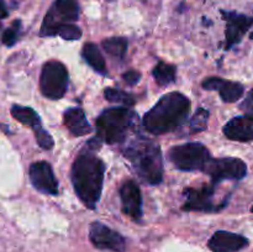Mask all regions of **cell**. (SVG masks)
Here are the masks:
<instances>
[{
  "mask_svg": "<svg viewBox=\"0 0 253 252\" xmlns=\"http://www.w3.org/2000/svg\"><path fill=\"white\" fill-rule=\"evenodd\" d=\"M190 110V101L184 94L168 93L158 100V103L146 113L143 118V126L146 131L152 135L174 131L185 120Z\"/></svg>",
  "mask_w": 253,
  "mask_h": 252,
  "instance_id": "1",
  "label": "cell"
},
{
  "mask_svg": "<svg viewBox=\"0 0 253 252\" xmlns=\"http://www.w3.org/2000/svg\"><path fill=\"white\" fill-rule=\"evenodd\" d=\"M105 166L103 161L91 153L79 156L72 167V182L79 199L93 209L100 199Z\"/></svg>",
  "mask_w": 253,
  "mask_h": 252,
  "instance_id": "2",
  "label": "cell"
},
{
  "mask_svg": "<svg viewBox=\"0 0 253 252\" xmlns=\"http://www.w3.org/2000/svg\"><path fill=\"white\" fill-rule=\"evenodd\" d=\"M125 157L143 180L150 184L162 182L163 161L158 145L150 140L135 141L126 148Z\"/></svg>",
  "mask_w": 253,
  "mask_h": 252,
  "instance_id": "3",
  "label": "cell"
},
{
  "mask_svg": "<svg viewBox=\"0 0 253 252\" xmlns=\"http://www.w3.org/2000/svg\"><path fill=\"white\" fill-rule=\"evenodd\" d=\"M133 113L127 108H111L104 111L96 120L99 138L106 143H118L125 138L132 125Z\"/></svg>",
  "mask_w": 253,
  "mask_h": 252,
  "instance_id": "4",
  "label": "cell"
},
{
  "mask_svg": "<svg viewBox=\"0 0 253 252\" xmlns=\"http://www.w3.org/2000/svg\"><path fill=\"white\" fill-rule=\"evenodd\" d=\"M169 160L180 170H203L210 160L209 150L198 142L185 143L170 148Z\"/></svg>",
  "mask_w": 253,
  "mask_h": 252,
  "instance_id": "5",
  "label": "cell"
},
{
  "mask_svg": "<svg viewBox=\"0 0 253 252\" xmlns=\"http://www.w3.org/2000/svg\"><path fill=\"white\" fill-rule=\"evenodd\" d=\"M79 16L76 0H56L47 11L41 27L42 36H54L62 25L72 24Z\"/></svg>",
  "mask_w": 253,
  "mask_h": 252,
  "instance_id": "6",
  "label": "cell"
},
{
  "mask_svg": "<svg viewBox=\"0 0 253 252\" xmlns=\"http://www.w3.org/2000/svg\"><path fill=\"white\" fill-rule=\"evenodd\" d=\"M68 85V72L58 61H49L42 68L40 88L48 99H61Z\"/></svg>",
  "mask_w": 253,
  "mask_h": 252,
  "instance_id": "7",
  "label": "cell"
},
{
  "mask_svg": "<svg viewBox=\"0 0 253 252\" xmlns=\"http://www.w3.org/2000/svg\"><path fill=\"white\" fill-rule=\"evenodd\" d=\"M205 173L212 178L214 184L222 180H240L246 177L247 166L240 158H210L204 167Z\"/></svg>",
  "mask_w": 253,
  "mask_h": 252,
  "instance_id": "8",
  "label": "cell"
},
{
  "mask_svg": "<svg viewBox=\"0 0 253 252\" xmlns=\"http://www.w3.org/2000/svg\"><path fill=\"white\" fill-rule=\"evenodd\" d=\"M89 237L91 244L100 250H110L114 252L125 251L124 237L101 222H93L90 225Z\"/></svg>",
  "mask_w": 253,
  "mask_h": 252,
  "instance_id": "9",
  "label": "cell"
},
{
  "mask_svg": "<svg viewBox=\"0 0 253 252\" xmlns=\"http://www.w3.org/2000/svg\"><path fill=\"white\" fill-rule=\"evenodd\" d=\"M222 16L226 20V48L241 42L242 37L251 29L253 19L244 14H237L235 11H221Z\"/></svg>",
  "mask_w": 253,
  "mask_h": 252,
  "instance_id": "10",
  "label": "cell"
},
{
  "mask_svg": "<svg viewBox=\"0 0 253 252\" xmlns=\"http://www.w3.org/2000/svg\"><path fill=\"white\" fill-rule=\"evenodd\" d=\"M30 179L34 187L40 192L51 195H57L58 193V184L52 167L44 161L32 163L30 167Z\"/></svg>",
  "mask_w": 253,
  "mask_h": 252,
  "instance_id": "11",
  "label": "cell"
},
{
  "mask_svg": "<svg viewBox=\"0 0 253 252\" xmlns=\"http://www.w3.org/2000/svg\"><path fill=\"white\" fill-rule=\"evenodd\" d=\"M123 211L132 219H140L142 215V197L138 185L133 180H127L120 189Z\"/></svg>",
  "mask_w": 253,
  "mask_h": 252,
  "instance_id": "12",
  "label": "cell"
},
{
  "mask_svg": "<svg viewBox=\"0 0 253 252\" xmlns=\"http://www.w3.org/2000/svg\"><path fill=\"white\" fill-rule=\"evenodd\" d=\"M203 88L207 90H217L225 103H235L240 100L245 93V88L241 83L225 81L217 77H211L203 82Z\"/></svg>",
  "mask_w": 253,
  "mask_h": 252,
  "instance_id": "13",
  "label": "cell"
},
{
  "mask_svg": "<svg viewBox=\"0 0 253 252\" xmlns=\"http://www.w3.org/2000/svg\"><path fill=\"white\" fill-rule=\"evenodd\" d=\"M249 245L245 236L229 231L215 232L209 240V247L212 252H237Z\"/></svg>",
  "mask_w": 253,
  "mask_h": 252,
  "instance_id": "14",
  "label": "cell"
},
{
  "mask_svg": "<svg viewBox=\"0 0 253 252\" xmlns=\"http://www.w3.org/2000/svg\"><path fill=\"white\" fill-rule=\"evenodd\" d=\"M214 185L203 187L202 189H187V203L183 209L193 210V211H217L215 205L212 204V195H214Z\"/></svg>",
  "mask_w": 253,
  "mask_h": 252,
  "instance_id": "15",
  "label": "cell"
},
{
  "mask_svg": "<svg viewBox=\"0 0 253 252\" xmlns=\"http://www.w3.org/2000/svg\"><path fill=\"white\" fill-rule=\"evenodd\" d=\"M224 133L227 138L239 142L253 140V115L236 116L225 125Z\"/></svg>",
  "mask_w": 253,
  "mask_h": 252,
  "instance_id": "16",
  "label": "cell"
},
{
  "mask_svg": "<svg viewBox=\"0 0 253 252\" xmlns=\"http://www.w3.org/2000/svg\"><path fill=\"white\" fill-rule=\"evenodd\" d=\"M64 125L69 132L74 136H84L91 132V126L89 125L84 111L79 108L69 109L64 114Z\"/></svg>",
  "mask_w": 253,
  "mask_h": 252,
  "instance_id": "17",
  "label": "cell"
},
{
  "mask_svg": "<svg viewBox=\"0 0 253 252\" xmlns=\"http://www.w3.org/2000/svg\"><path fill=\"white\" fill-rule=\"evenodd\" d=\"M83 57L88 64L90 67H93L96 72L99 73H106V64L104 61L103 54L100 53L99 48L96 47V44L91 43H85L83 47Z\"/></svg>",
  "mask_w": 253,
  "mask_h": 252,
  "instance_id": "18",
  "label": "cell"
},
{
  "mask_svg": "<svg viewBox=\"0 0 253 252\" xmlns=\"http://www.w3.org/2000/svg\"><path fill=\"white\" fill-rule=\"evenodd\" d=\"M11 115L14 116L15 120L24 124V125L30 126L32 128L37 127L40 125L39 115H37V113L34 109L29 108V106L14 105L11 108Z\"/></svg>",
  "mask_w": 253,
  "mask_h": 252,
  "instance_id": "19",
  "label": "cell"
},
{
  "mask_svg": "<svg viewBox=\"0 0 253 252\" xmlns=\"http://www.w3.org/2000/svg\"><path fill=\"white\" fill-rule=\"evenodd\" d=\"M175 72H177V69L174 66L166 63V62H160L153 69V77H155V81L157 82L158 85L165 86L174 81Z\"/></svg>",
  "mask_w": 253,
  "mask_h": 252,
  "instance_id": "20",
  "label": "cell"
},
{
  "mask_svg": "<svg viewBox=\"0 0 253 252\" xmlns=\"http://www.w3.org/2000/svg\"><path fill=\"white\" fill-rule=\"evenodd\" d=\"M101 44L110 56L118 57V58H123L127 49V41L124 37H111V39L104 40Z\"/></svg>",
  "mask_w": 253,
  "mask_h": 252,
  "instance_id": "21",
  "label": "cell"
},
{
  "mask_svg": "<svg viewBox=\"0 0 253 252\" xmlns=\"http://www.w3.org/2000/svg\"><path fill=\"white\" fill-rule=\"evenodd\" d=\"M105 99L106 100L111 101V103L116 104H123L125 106H131L135 104V99L130 95V94L125 93L123 90H119V89H113L109 88L105 90Z\"/></svg>",
  "mask_w": 253,
  "mask_h": 252,
  "instance_id": "22",
  "label": "cell"
},
{
  "mask_svg": "<svg viewBox=\"0 0 253 252\" xmlns=\"http://www.w3.org/2000/svg\"><path fill=\"white\" fill-rule=\"evenodd\" d=\"M208 119H209V111L203 108L198 109L195 115L192 118V121H190V130H192V132L204 131L208 125Z\"/></svg>",
  "mask_w": 253,
  "mask_h": 252,
  "instance_id": "23",
  "label": "cell"
},
{
  "mask_svg": "<svg viewBox=\"0 0 253 252\" xmlns=\"http://www.w3.org/2000/svg\"><path fill=\"white\" fill-rule=\"evenodd\" d=\"M57 35L63 40H67V41H74V40L81 39L82 30L73 24H66L59 27Z\"/></svg>",
  "mask_w": 253,
  "mask_h": 252,
  "instance_id": "24",
  "label": "cell"
},
{
  "mask_svg": "<svg viewBox=\"0 0 253 252\" xmlns=\"http://www.w3.org/2000/svg\"><path fill=\"white\" fill-rule=\"evenodd\" d=\"M35 133H36L37 143H39L43 150H51V148L53 147V138H52V136L49 135L47 131H44L43 128L41 127V125L35 127Z\"/></svg>",
  "mask_w": 253,
  "mask_h": 252,
  "instance_id": "25",
  "label": "cell"
},
{
  "mask_svg": "<svg viewBox=\"0 0 253 252\" xmlns=\"http://www.w3.org/2000/svg\"><path fill=\"white\" fill-rule=\"evenodd\" d=\"M19 21H15L14 22V27H10V29L5 30L4 34H2V43L6 44V46H12V44L16 42L17 40V29L16 26L19 25Z\"/></svg>",
  "mask_w": 253,
  "mask_h": 252,
  "instance_id": "26",
  "label": "cell"
},
{
  "mask_svg": "<svg viewBox=\"0 0 253 252\" xmlns=\"http://www.w3.org/2000/svg\"><path fill=\"white\" fill-rule=\"evenodd\" d=\"M240 108H241V110H244L247 115H253V88L250 90V93L247 94L246 99L242 101Z\"/></svg>",
  "mask_w": 253,
  "mask_h": 252,
  "instance_id": "27",
  "label": "cell"
},
{
  "mask_svg": "<svg viewBox=\"0 0 253 252\" xmlns=\"http://www.w3.org/2000/svg\"><path fill=\"white\" fill-rule=\"evenodd\" d=\"M124 81L126 82L130 85H133V84H137L141 79V74L138 73L137 71H128L124 74Z\"/></svg>",
  "mask_w": 253,
  "mask_h": 252,
  "instance_id": "28",
  "label": "cell"
},
{
  "mask_svg": "<svg viewBox=\"0 0 253 252\" xmlns=\"http://www.w3.org/2000/svg\"><path fill=\"white\" fill-rule=\"evenodd\" d=\"M7 16V10L2 0H0V19H5Z\"/></svg>",
  "mask_w": 253,
  "mask_h": 252,
  "instance_id": "29",
  "label": "cell"
},
{
  "mask_svg": "<svg viewBox=\"0 0 253 252\" xmlns=\"http://www.w3.org/2000/svg\"><path fill=\"white\" fill-rule=\"evenodd\" d=\"M251 211H252V212H253V207H252V208H251Z\"/></svg>",
  "mask_w": 253,
  "mask_h": 252,
  "instance_id": "30",
  "label": "cell"
}]
</instances>
